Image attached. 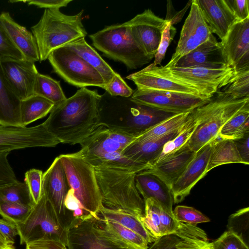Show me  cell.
<instances>
[{"instance_id": "1", "label": "cell", "mask_w": 249, "mask_h": 249, "mask_svg": "<svg viewBox=\"0 0 249 249\" xmlns=\"http://www.w3.org/2000/svg\"><path fill=\"white\" fill-rule=\"evenodd\" d=\"M100 98L97 90L81 88L54 106L42 124L60 143L80 144L101 123Z\"/></svg>"}, {"instance_id": "2", "label": "cell", "mask_w": 249, "mask_h": 249, "mask_svg": "<svg viewBox=\"0 0 249 249\" xmlns=\"http://www.w3.org/2000/svg\"><path fill=\"white\" fill-rule=\"evenodd\" d=\"M84 10L67 15L59 9H45L39 21L31 27L37 46L40 61L48 59L54 50L87 35L82 22Z\"/></svg>"}, {"instance_id": "3", "label": "cell", "mask_w": 249, "mask_h": 249, "mask_svg": "<svg viewBox=\"0 0 249 249\" xmlns=\"http://www.w3.org/2000/svg\"><path fill=\"white\" fill-rule=\"evenodd\" d=\"M94 168L103 206L128 212L140 220L144 217L145 203L136 186V173L104 167Z\"/></svg>"}, {"instance_id": "4", "label": "cell", "mask_w": 249, "mask_h": 249, "mask_svg": "<svg viewBox=\"0 0 249 249\" xmlns=\"http://www.w3.org/2000/svg\"><path fill=\"white\" fill-rule=\"evenodd\" d=\"M248 104L249 97L235 99L217 91L209 101L199 107L200 121L185 145L197 152L216 139L223 126Z\"/></svg>"}, {"instance_id": "5", "label": "cell", "mask_w": 249, "mask_h": 249, "mask_svg": "<svg viewBox=\"0 0 249 249\" xmlns=\"http://www.w3.org/2000/svg\"><path fill=\"white\" fill-rule=\"evenodd\" d=\"M89 37L97 50L128 69H138L152 60L135 39L127 21L106 26Z\"/></svg>"}, {"instance_id": "6", "label": "cell", "mask_w": 249, "mask_h": 249, "mask_svg": "<svg viewBox=\"0 0 249 249\" xmlns=\"http://www.w3.org/2000/svg\"><path fill=\"white\" fill-rule=\"evenodd\" d=\"M59 157L70 188L74 190L87 213L98 217L103 205L94 168L77 152L62 154Z\"/></svg>"}, {"instance_id": "7", "label": "cell", "mask_w": 249, "mask_h": 249, "mask_svg": "<svg viewBox=\"0 0 249 249\" xmlns=\"http://www.w3.org/2000/svg\"><path fill=\"white\" fill-rule=\"evenodd\" d=\"M16 225L21 245L50 238L60 241L67 245V226L42 193L26 219Z\"/></svg>"}, {"instance_id": "8", "label": "cell", "mask_w": 249, "mask_h": 249, "mask_svg": "<svg viewBox=\"0 0 249 249\" xmlns=\"http://www.w3.org/2000/svg\"><path fill=\"white\" fill-rule=\"evenodd\" d=\"M54 71L67 83L78 88L106 84L100 73L77 53L63 46L53 51L48 57Z\"/></svg>"}, {"instance_id": "9", "label": "cell", "mask_w": 249, "mask_h": 249, "mask_svg": "<svg viewBox=\"0 0 249 249\" xmlns=\"http://www.w3.org/2000/svg\"><path fill=\"white\" fill-rule=\"evenodd\" d=\"M67 230L69 249H126L105 231L99 216L86 214L72 218Z\"/></svg>"}, {"instance_id": "10", "label": "cell", "mask_w": 249, "mask_h": 249, "mask_svg": "<svg viewBox=\"0 0 249 249\" xmlns=\"http://www.w3.org/2000/svg\"><path fill=\"white\" fill-rule=\"evenodd\" d=\"M103 96L112 106L125 114L124 124L120 126H114L137 136L177 114L149 106L137 104L130 97L112 96L107 92Z\"/></svg>"}, {"instance_id": "11", "label": "cell", "mask_w": 249, "mask_h": 249, "mask_svg": "<svg viewBox=\"0 0 249 249\" xmlns=\"http://www.w3.org/2000/svg\"><path fill=\"white\" fill-rule=\"evenodd\" d=\"M211 98L138 89L130 97L137 104L149 106L174 114L190 112L207 103Z\"/></svg>"}, {"instance_id": "12", "label": "cell", "mask_w": 249, "mask_h": 249, "mask_svg": "<svg viewBox=\"0 0 249 249\" xmlns=\"http://www.w3.org/2000/svg\"><path fill=\"white\" fill-rule=\"evenodd\" d=\"M163 72L198 90L202 94L212 97L231 75L233 70L228 66L220 68L191 67L187 68L159 67Z\"/></svg>"}, {"instance_id": "13", "label": "cell", "mask_w": 249, "mask_h": 249, "mask_svg": "<svg viewBox=\"0 0 249 249\" xmlns=\"http://www.w3.org/2000/svg\"><path fill=\"white\" fill-rule=\"evenodd\" d=\"M212 34L197 0H192L175 52L164 67H174L181 57L208 40Z\"/></svg>"}, {"instance_id": "14", "label": "cell", "mask_w": 249, "mask_h": 249, "mask_svg": "<svg viewBox=\"0 0 249 249\" xmlns=\"http://www.w3.org/2000/svg\"><path fill=\"white\" fill-rule=\"evenodd\" d=\"M59 143L42 123L29 127L0 125V153L33 147H54Z\"/></svg>"}, {"instance_id": "15", "label": "cell", "mask_w": 249, "mask_h": 249, "mask_svg": "<svg viewBox=\"0 0 249 249\" xmlns=\"http://www.w3.org/2000/svg\"><path fill=\"white\" fill-rule=\"evenodd\" d=\"M220 43L227 66L233 71L249 69V18L235 22Z\"/></svg>"}, {"instance_id": "16", "label": "cell", "mask_w": 249, "mask_h": 249, "mask_svg": "<svg viewBox=\"0 0 249 249\" xmlns=\"http://www.w3.org/2000/svg\"><path fill=\"white\" fill-rule=\"evenodd\" d=\"M168 21L156 16L149 9L128 21L132 34L152 60L159 47L162 33Z\"/></svg>"}, {"instance_id": "17", "label": "cell", "mask_w": 249, "mask_h": 249, "mask_svg": "<svg viewBox=\"0 0 249 249\" xmlns=\"http://www.w3.org/2000/svg\"><path fill=\"white\" fill-rule=\"evenodd\" d=\"M140 89H149L192 94L210 98L196 88L186 85L162 71L153 63L126 76Z\"/></svg>"}, {"instance_id": "18", "label": "cell", "mask_w": 249, "mask_h": 249, "mask_svg": "<svg viewBox=\"0 0 249 249\" xmlns=\"http://www.w3.org/2000/svg\"><path fill=\"white\" fill-rule=\"evenodd\" d=\"M70 189L65 171L58 156L43 174L42 193L45 195L66 226L68 222L66 218L67 210L64 205V200Z\"/></svg>"}, {"instance_id": "19", "label": "cell", "mask_w": 249, "mask_h": 249, "mask_svg": "<svg viewBox=\"0 0 249 249\" xmlns=\"http://www.w3.org/2000/svg\"><path fill=\"white\" fill-rule=\"evenodd\" d=\"M0 63L8 82L21 100L33 94L39 73L34 62L25 59L5 58L0 59Z\"/></svg>"}, {"instance_id": "20", "label": "cell", "mask_w": 249, "mask_h": 249, "mask_svg": "<svg viewBox=\"0 0 249 249\" xmlns=\"http://www.w3.org/2000/svg\"><path fill=\"white\" fill-rule=\"evenodd\" d=\"M212 149L211 142L199 150L180 177L172 185L171 191L174 203L183 200L196 183L208 173L207 167Z\"/></svg>"}, {"instance_id": "21", "label": "cell", "mask_w": 249, "mask_h": 249, "mask_svg": "<svg viewBox=\"0 0 249 249\" xmlns=\"http://www.w3.org/2000/svg\"><path fill=\"white\" fill-rule=\"evenodd\" d=\"M209 243L203 230L180 222L175 232L160 237L147 249H198Z\"/></svg>"}, {"instance_id": "22", "label": "cell", "mask_w": 249, "mask_h": 249, "mask_svg": "<svg viewBox=\"0 0 249 249\" xmlns=\"http://www.w3.org/2000/svg\"><path fill=\"white\" fill-rule=\"evenodd\" d=\"M221 47L220 42L212 34L208 40L181 57L174 67L220 68L226 67Z\"/></svg>"}, {"instance_id": "23", "label": "cell", "mask_w": 249, "mask_h": 249, "mask_svg": "<svg viewBox=\"0 0 249 249\" xmlns=\"http://www.w3.org/2000/svg\"><path fill=\"white\" fill-rule=\"evenodd\" d=\"M0 28L26 60H40L36 39L32 32L16 22L8 12L0 14Z\"/></svg>"}, {"instance_id": "24", "label": "cell", "mask_w": 249, "mask_h": 249, "mask_svg": "<svg viewBox=\"0 0 249 249\" xmlns=\"http://www.w3.org/2000/svg\"><path fill=\"white\" fill-rule=\"evenodd\" d=\"M144 216L141 221L153 237L157 240L178 229L180 222L157 201L149 198L144 200Z\"/></svg>"}, {"instance_id": "25", "label": "cell", "mask_w": 249, "mask_h": 249, "mask_svg": "<svg viewBox=\"0 0 249 249\" xmlns=\"http://www.w3.org/2000/svg\"><path fill=\"white\" fill-rule=\"evenodd\" d=\"M196 153L185 144L173 154L145 170L157 176L171 188L195 157Z\"/></svg>"}, {"instance_id": "26", "label": "cell", "mask_w": 249, "mask_h": 249, "mask_svg": "<svg viewBox=\"0 0 249 249\" xmlns=\"http://www.w3.org/2000/svg\"><path fill=\"white\" fill-rule=\"evenodd\" d=\"M212 34L222 40L238 20L225 0H197Z\"/></svg>"}, {"instance_id": "27", "label": "cell", "mask_w": 249, "mask_h": 249, "mask_svg": "<svg viewBox=\"0 0 249 249\" xmlns=\"http://www.w3.org/2000/svg\"><path fill=\"white\" fill-rule=\"evenodd\" d=\"M135 183L144 201L149 198L154 199L173 214L172 207L174 203L171 188L160 178L143 170L136 174Z\"/></svg>"}, {"instance_id": "28", "label": "cell", "mask_w": 249, "mask_h": 249, "mask_svg": "<svg viewBox=\"0 0 249 249\" xmlns=\"http://www.w3.org/2000/svg\"><path fill=\"white\" fill-rule=\"evenodd\" d=\"M182 126L157 139L143 142H132L123 149L122 154L147 170L155 164L164 144L175 137Z\"/></svg>"}, {"instance_id": "29", "label": "cell", "mask_w": 249, "mask_h": 249, "mask_svg": "<svg viewBox=\"0 0 249 249\" xmlns=\"http://www.w3.org/2000/svg\"><path fill=\"white\" fill-rule=\"evenodd\" d=\"M21 100L8 82L0 63V125L22 127Z\"/></svg>"}, {"instance_id": "30", "label": "cell", "mask_w": 249, "mask_h": 249, "mask_svg": "<svg viewBox=\"0 0 249 249\" xmlns=\"http://www.w3.org/2000/svg\"><path fill=\"white\" fill-rule=\"evenodd\" d=\"M80 144L81 149L77 153L80 156H98L124 149L112 139L108 127L102 122Z\"/></svg>"}, {"instance_id": "31", "label": "cell", "mask_w": 249, "mask_h": 249, "mask_svg": "<svg viewBox=\"0 0 249 249\" xmlns=\"http://www.w3.org/2000/svg\"><path fill=\"white\" fill-rule=\"evenodd\" d=\"M77 53L103 77L106 84L113 78L115 72L97 52L82 38L65 46Z\"/></svg>"}, {"instance_id": "32", "label": "cell", "mask_w": 249, "mask_h": 249, "mask_svg": "<svg viewBox=\"0 0 249 249\" xmlns=\"http://www.w3.org/2000/svg\"><path fill=\"white\" fill-rule=\"evenodd\" d=\"M100 217L105 231L114 240L125 249H148V243L139 234L116 222L105 219L101 216Z\"/></svg>"}, {"instance_id": "33", "label": "cell", "mask_w": 249, "mask_h": 249, "mask_svg": "<svg viewBox=\"0 0 249 249\" xmlns=\"http://www.w3.org/2000/svg\"><path fill=\"white\" fill-rule=\"evenodd\" d=\"M80 157L93 167H104L136 174L146 170L143 166L124 156L121 151L106 153L98 156Z\"/></svg>"}, {"instance_id": "34", "label": "cell", "mask_w": 249, "mask_h": 249, "mask_svg": "<svg viewBox=\"0 0 249 249\" xmlns=\"http://www.w3.org/2000/svg\"><path fill=\"white\" fill-rule=\"evenodd\" d=\"M212 149L208 162V172L225 164L243 162L233 140L219 137L212 142Z\"/></svg>"}, {"instance_id": "35", "label": "cell", "mask_w": 249, "mask_h": 249, "mask_svg": "<svg viewBox=\"0 0 249 249\" xmlns=\"http://www.w3.org/2000/svg\"><path fill=\"white\" fill-rule=\"evenodd\" d=\"M98 215L133 231L142 236L148 244L157 240L145 228L140 219L133 214L120 210L109 209L102 205Z\"/></svg>"}, {"instance_id": "36", "label": "cell", "mask_w": 249, "mask_h": 249, "mask_svg": "<svg viewBox=\"0 0 249 249\" xmlns=\"http://www.w3.org/2000/svg\"><path fill=\"white\" fill-rule=\"evenodd\" d=\"M54 105L49 100L36 94H33L21 100L20 118L22 127L46 116Z\"/></svg>"}, {"instance_id": "37", "label": "cell", "mask_w": 249, "mask_h": 249, "mask_svg": "<svg viewBox=\"0 0 249 249\" xmlns=\"http://www.w3.org/2000/svg\"><path fill=\"white\" fill-rule=\"evenodd\" d=\"M190 112L177 114L172 116L141 133L132 142H143L157 139L177 130L188 121Z\"/></svg>"}, {"instance_id": "38", "label": "cell", "mask_w": 249, "mask_h": 249, "mask_svg": "<svg viewBox=\"0 0 249 249\" xmlns=\"http://www.w3.org/2000/svg\"><path fill=\"white\" fill-rule=\"evenodd\" d=\"M249 134V104H248L223 126L218 137L234 140Z\"/></svg>"}, {"instance_id": "39", "label": "cell", "mask_w": 249, "mask_h": 249, "mask_svg": "<svg viewBox=\"0 0 249 249\" xmlns=\"http://www.w3.org/2000/svg\"><path fill=\"white\" fill-rule=\"evenodd\" d=\"M40 96L52 102L54 106L62 103L66 97L59 81L38 73L34 87L33 94Z\"/></svg>"}, {"instance_id": "40", "label": "cell", "mask_w": 249, "mask_h": 249, "mask_svg": "<svg viewBox=\"0 0 249 249\" xmlns=\"http://www.w3.org/2000/svg\"><path fill=\"white\" fill-rule=\"evenodd\" d=\"M221 91L235 99L249 97V69L233 71L224 82Z\"/></svg>"}, {"instance_id": "41", "label": "cell", "mask_w": 249, "mask_h": 249, "mask_svg": "<svg viewBox=\"0 0 249 249\" xmlns=\"http://www.w3.org/2000/svg\"><path fill=\"white\" fill-rule=\"evenodd\" d=\"M0 201L16 203L32 208L35 204L24 181L0 187Z\"/></svg>"}, {"instance_id": "42", "label": "cell", "mask_w": 249, "mask_h": 249, "mask_svg": "<svg viewBox=\"0 0 249 249\" xmlns=\"http://www.w3.org/2000/svg\"><path fill=\"white\" fill-rule=\"evenodd\" d=\"M249 207L239 210L231 215L227 224L228 231L239 236L249 246Z\"/></svg>"}, {"instance_id": "43", "label": "cell", "mask_w": 249, "mask_h": 249, "mask_svg": "<svg viewBox=\"0 0 249 249\" xmlns=\"http://www.w3.org/2000/svg\"><path fill=\"white\" fill-rule=\"evenodd\" d=\"M32 208L19 204L0 201V215L3 219L16 224L23 222L30 213Z\"/></svg>"}, {"instance_id": "44", "label": "cell", "mask_w": 249, "mask_h": 249, "mask_svg": "<svg viewBox=\"0 0 249 249\" xmlns=\"http://www.w3.org/2000/svg\"><path fill=\"white\" fill-rule=\"evenodd\" d=\"M175 219L179 222L187 223L193 226L201 223H206L210 221L196 209L184 205L177 206L173 211Z\"/></svg>"}, {"instance_id": "45", "label": "cell", "mask_w": 249, "mask_h": 249, "mask_svg": "<svg viewBox=\"0 0 249 249\" xmlns=\"http://www.w3.org/2000/svg\"><path fill=\"white\" fill-rule=\"evenodd\" d=\"M212 245L213 249H249L239 236L228 231L212 242Z\"/></svg>"}, {"instance_id": "46", "label": "cell", "mask_w": 249, "mask_h": 249, "mask_svg": "<svg viewBox=\"0 0 249 249\" xmlns=\"http://www.w3.org/2000/svg\"><path fill=\"white\" fill-rule=\"evenodd\" d=\"M43 174L41 170L36 169H30L25 174L24 181L28 185L35 204L41 196Z\"/></svg>"}, {"instance_id": "47", "label": "cell", "mask_w": 249, "mask_h": 249, "mask_svg": "<svg viewBox=\"0 0 249 249\" xmlns=\"http://www.w3.org/2000/svg\"><path fill=\"white\" fill-rule=\"evenodd\" d=\"M105 89L111 96L124 98L130 97L134 92L117 72L110 81L106 85Z\"/></svg>"}, {"instance_id": "48", "label": "cell", "mask_w": 249, "mask_h": 249, "mask_svg": "<svg viewBox=\"0 0 249 249\" xmlns=\"http://www.w3.org/2000/svg\"><path fill=\"white\" fill-rule=\"evenodd\" d=\"M176 32V28L168 21L162 33L160 41L154 57L155 60L153 63L154 65H160L164 58L166 51L173 40Z\"/></svg>"}, {"instance_id": "49", "label": "cell", "mask_w": 249, "mask_h": 249, "mask_svg": "<svg viewBox=\"0 0 249 249\" xmlns=\"http://www.w3.org/2000/svg\"><path fill=\"white\" fill-rule=\"evenodd\" d=\"M9 152L0 153V187L18 182L7 157Z\"/></svg>"}, {"instance_id": "50", "label": "cell", "mask_w": 249, "mask_h": 249, "mask_svg": "<svg viewBox=\"0 0 249 249\" xmlns=\"http://www.w3.org/2000/svg\"><path fill=\"white\" fill-rule=\"evenodd\" d=\"M5 58L24 59L4 32L0 28V60Z\"/></svg>"}, {"instance_id": "51", "label": "cell", "mask_w": 249, "mask_h": 249, "mask_svg": "<svg viewBox=\"0 0 249 249\" xmlns=\"http://www.w3.org/2000/svg\"><path fill=\"white\" fill-rule=\"evenodd\" d=\"M64 205L66 210L72 212V218H78L87 213L82 204L74 195V190L70 188L66 196Z\"/></svg>"}, {"instance_id": "52", "label": "cell", "mask_w": 249, "mask_h": 249, "mask_svg": "<svg viewBox=\"0 0 249 249\" xmlns=\"http://www.w3.org/2000/svg\"><path fill=\"white\" fill-rule=\"evenodd\" d=\"M106 124L109 128L110 135L112 139L119 143L124 149L130 144L137 137V135L117 126Z\"/></svg>"}, {"instance_id": "53", "label": "cell", "mask_w": 249, "mask_h": 249, "mask_svg": "<svg viewBox=\"0 0 249 249\" xmlns=\"http://www.w3.org/2000/svg\"><path fill=\"white\" fill-rule=\"evenodd\" d=\"M238 21L249 18V0H225Z\"/></svg>"}, {"instance_id": "54", "label": "cell", "mask_w": 249, "mask_h": 249, "mask_svg": "<svg viewBox=\"0 0 249 249\" xmlns=\"http://www.w3.org/2000/svg\"><path fill=\"white\" fill-rule=\"evenodd\" d=\"M25 245L26 249H69L62 242L50 238L33 241Z\"/></svg>"}, {"instance_id": "55", "label": "cell", "mask_w": 249, "mask_h": 249, "mask_svg": "<svg viewBox=\"0 0 249 249\" xmlns=\"http://www.w3.org/2000/svg\"><path fill=\"white\" fill-rule=\"evenodd\" d=\"M71 0H30L21 1L26 2L29 5H35L40 8L59 9L66 7Z\"/></svg>"}, {"instance_id": "56", "label": "cell", "mask_w": 249, "mask_h": 249, "mask_svg": "<svg viewBox=\"0 0 249 249\" xmlns=\"http://www.w3.org/2000/svg\"><path fill=\"white\" fill-rule=\"evenodd\" d=\"M0 232L9 243L14 244L15 238L18 235L17 225L4 219H0Z\"/></svg>"}, {"instance_id": "57", "label": "cell", "mask_w": 249, "mask_h": 249, "mask_svg": "<svg viewBox=\"0 0 249 249\" xmlns=\"http://www.w3.org/2000/svg\"><path fill=\"white\" fill-rule=\"evenodd\" d=\"M167 2V15L164 19L170 21L173 25L181 20L188 8L191 6L192 0L189 1L184 8L179 11H175L171 1L168 0Z\"/></svg>"}, {"instance_id": "58", "label": "cell", "mask_w": 249, "mask_h": 249, "mask_svg": "<svg viewBox=\"0 0 249 249\" xmlns=\"http://www.w3.org/2000/svg\"><path fill=\"white\" fill-rule=\"evenodd\" d=\"M249 134L242 138L233 140L243 164H249Z\"/></svg>"}, {"instance_id": "59", "label": "cell", "mask_w": 249, "mask_h": 249, "mask_svg": "<svg viewBox=\"0 0 249 249\" xmlns=\"http://www.w3.org/2000/svg\"><path fill=\"white\" fill-rule=\"evenodd\" d=\"M0 249H15L14 244L8 242L0 232Z\"/></svg>"}, {"instance_id": "60", "label": "cell", "mask_w": 249, "mask_h": 249, "mask_svg": "<svg viewBox=\"0 0 249 249\" xmlns=\"http://www.w3.org/2000/svg\"><path fill=\"white\" fill-rule=\"evenodd\" d=\"M198 249H213L212 243L210 242L208 244H207L205 246L202 247Z\"/></svg>"}]
</instances>
